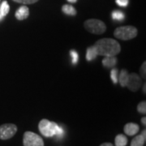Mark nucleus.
<instances>
[{"label":"nucleus","instance_id":"f257e3e1","mask_svg":"<svg viewBox=\"0 0 146 146\" xmlns=\"http://www.w3.org/2000/svg\"><path fill=\"white\" fill-rule=\"evenodd\" d=\"M94 46L96 49L98 55L104 57L115 56L121 50L119 43L111 38L100 39L95 43Z\"/></svg>","mask_w":146,"mask_h":146},{"label":"nucleus","instance_id":"f03ea898","mask_svg":"<svg viewBox=\"0 0 146 146\" xmlns=\"http://www.w3.org/2000/svg\"><path fill=\"white\" fill-rule=\"evenodd\" d=\"M38 128L42 136L46 137H56L61 139L64 136V129L58 125L54 122H50L48 119H42L38 124Z\"/></svg>","mask_w":146,"mask_h":146},{"label":"nucleus","instance_id":"7ed1b4c3","mask_svg":"<svg viewBox=\"0 0 146 146\" xmlns=\"http://www.w3.org/2000/svg\"><path fill=\"white\" fill-rule=\"evenodd\" d=\"M137 29L133 26H122L117 28L115 30L114 35L120 40H130L137 36Z\"/></svg>","mask_w":146,"mask_h":146},{"label":"nucleus","instance_id":"20e7f679","mask_svg":"<svg viewBox=\"0 0 146 146\" xmlns=\"http://www.w3.org/2000/svg\"><path fill=\"white\" fill-rule=\"evenodd\" d=\"M84 29L89 33H94V34H102L104 33L106 30V26L104 24V22H102L100 20L97 19H90L87 20L84 24Z\"/></svg>","mask_w":146,"mask_h":146},{"label":"nucleus","instance_id":"39448f33","mask_svg":"<svg viewBox=\"0 0 146 146\" xmlns=\"http://www.w3.org/2000/svg\"><path fill=\"white\" fill-rule=\"evenodd\" d=\"M23 144L24 146H44V141L42 137L36 133L26 131L24 134Z\"/></svg>","mask_w":146,"mask_h":146},{"label":"nucleus","instance_id":"423d86ee","mask_svg":"<svg viewBox=\"0 0 146 146\" xmlns=\"http://www.w3.org/2000/svg\"><path fill=\"white\" fill-rule=\"evenodd\" d=\"M17 127L12 123H6L0 126V140H9L15 136Z\"/></svg>","mask_w":146,"mask_h":146},{"label":"nucleus","instance_id":"0eeeda50","mask_svg":"<svg viewBox=\"0 0 146 146\" xmlns=\"http://www.w3.org/2000/svg\"><path fill=\"white\" fill-rule=\"evenodd\" d=\"M141 84H142V80L139 75H137L136 73L129 74L128 80H127V82L126 84L127 89L132 92H136L141 88Z\"/></svg>","mask_w":146,"mask_h":146},{"label":"nucleus","instance_id":"6e6552de","mask_svg":"<svg viewBox=\"0 0 146 146\" xmlns=\"http://www.w3.org/2000/svg\"><path fill=\"white\" fill-rule=\"evenodd\" d=\"M139 126L133 123H128L124 126V132L127 136H135L139 131Z\"/></svg>","mask_w":146,"mask_h":146},{"label":"nucleus","instance_id":"1a4fd4ad","mask_svg":"<svg viewBox=\"0 0 146 146\" xmlns=\"http://www.w3.org/2000/svg\"><path fill=\"white\" fill-rule=\"evenodd\" d=\"M145 140L146 130H144L141 135H138L132 139V141L131 142V146H143L145 145Z\"/></svg>","mask_w":146,"mask_h":146},{"label":"nucleus","instance_id":"9d476101","mask_svg":"<svg viewBox=\"0 0 146 146\" xmlns=\"http://www.w3.org/2000/svg\"><path fill=\"white\" fill-rule=\"evenodd\" d=\"M29 10L26 6H22L16 12V17L19 21H23L25 20L29 17Z\"/></svg>","mask_w":146,"mask_h":146},{"label":"nucleus","instance_id":"9b49d317","mask_svg":"<svg viewBox=\"0 0 146 146\" xmlns=\"http://www.w3.org/2000/svg\"><path fill=\"white\" fill-rule=\"evenodd\" d=\"M117 58L115 56H108V57H104L102 60V65L106 68H114L117 64Z\"/></svg>","mask_w":146,"mask_h":146},{"label":"nucleus","instance_id":"f8f14e48","mask_svg":"<svg viewBox=\"0 0 146 146\" xmlns=\"http://www.w3.org/2000/svg\"><path fill=\"white\" fill-rule=\"evenodd\" d=\"M128 76H129V73L127 72V71L126 70H122L120 72L119 78H118V81H119L120 84L122 87H125L127 80H128Z\"/></svg>","mask_w":146,"mask_h":146},{"label":"nucleus","instance_id":"ddd939ff","mask_svg":"<svg viewBox=\"0 0 146 146\" xmlns=\"http://www.w3.org/2000/svg\"><path fill=\"white\" fill-rule=\"evenodd\" d=\"M98 56V54L96 51V49L94 48V46L89 47L87 49V52H86V59L88 61H92L95 59Z\"/></svg>","mask_w":146,"mask_h":146},{"label":"nucleus","instance_id":"4468645a","mask_svg":"<svg viewBox=\"0 0 146 146\" xmlns=\"http://www.w3.org/2000/svg\"><path fill=\"white\" fill-rule=\"evenodd\" d=\"M127 144V138L123 134H119L115 137V146H126Z\"/></svg>","mask_w":146,"mask_h":146},{"label":"nucleus","instance_id":"2eb2a0df","mask_svg":"<svg viewBox=\"0 0 146 146\" xmlns=\"http://www.w3.org/2000/svg\"><path fill=\"white\" fill-rule=\"evenodd\" d=\"M63 11L68 16H75L76 15V11L71 5H63L62 7Z\"/></svg>","mask_w":146,"mask_h":146},{"label":"nucleus","instance_id":"dca6fc26","mask_svg":"<svg viewBox=\"0 0 146 146\" xmlns=\"http://www.w3.org/2000/svg\"><path fill=\"white\" fill-rule=\"evenodd\" d=\"M9 10H10V7L8 5L7 2V1H3L2 3L1 6H0V14L4 17V16L8 14Z\"/></svg>","mask_w":146,"mask_h":146},{"label":"nucleus","instance_id":"f3484780","mask_svg":"<svg viewBox=\"0 0 146 146\" xmlns=\"http://www.w3.org/2000/svg\"><path fill=\"white\" fill-rule=\"evenodd\" d=\"M112 18H113V20H115V21H122L124 20L125 16H124V14H123L122 11H114L112 12Z\"/></svg>","mask_w":146,"mask_h":146},{"label":"nucleus","instance_id":"a211bd4d","mask_svg":"<svg viewBox=\"0 0 146 146\" xmlns=\"http://www.w3.org/2000/svg\"><path fill=\"white\" fill-rule=\"evenodd\" d=\"M110 78L112 80L113 83H118V78H119V72L116 68H113L110 72Z\"/></svg>","mask_w":146,"mask_h":146},{"label":"nucleus","instance_id":"6ab92c4d","mask_svg":"<svg viewBox=\"0 0 146 146\" xmlns=\"http://www.w3.org/2000/svg\"><path fill=\"white\" fill-rule=\"evenodd\" d=\"M70 54H71V57H72V63L75 65L76 63H78V59H79V55L78 53L76 52V50H71L70 51Z\"/></svg>","mask_w":146,"mask_h":146},{"label":"nucleus","instance_id":"aec40b11","mask_svg":"<svg viewBox=\"0 0 146 146\" xmlns=\"http://www.w3.org/2000/svg\"><path fill=\"white\" fill-rule=\"evenodd\" d=\"M137 110L138 112H140L141 114H145L146 113V102H140L138 106H137Z\"/></svg>","mask_w":146,"mask_h":146},{"label":"nucleus","instance_id":"412c9836","mask_svg":"<svg viewBox=\"0 0 146 146\" xmlns=\"http://www.w3.org/2000/svg\"><path fill=\"white\" fill-rule=\"evenodd\" d=\"M13 1L19 3H23V4H33V3H36L38 0H13Z\"/></svg>","mask_w":146,"mask_h":146},{"label":"nucleus","instance_id":"4be33fe9","mask_svg":"<svg viewBox=\"0 0 146 146\" xmlns=\"http://www.w3.org/2000/svg\"><path fill=\"white\" fill-rule=\"evenodd\" d=\"M129 0H116V3L120 7H127L128 5Z\"/></svg>","mask_w":146,"mask_h":146},{"label":"nucleus","instance_id":"5701e85b","mask_svg":"<svg viewBox=\"0 0 146 146\" xmlns=\"http://www.w3.org/2000/svg\"><path fill=\"white\" fill-rule=\"evenodd\" d=\"M145 68H146V63L145 62H144V63H143V64H142V66H141V71H140V72H141V77H143L144 79L145 78V76H146Z\"/></svg>","mask_w":146,"mask_h":146},{"label":"nucleus","instance_id":"b1692460","mask_svg":"<svg viewBox=\"0 0 146 146\" xmlns=\"http://www.w3.org/2000/svg\"><path fill=\"white\" fill-rule=\"evenodd\" d=\"M141 123H142V124L143 125H146V118L145 117H143L142 119H141Z\"/></svg>","mask_w":146,"mask_h":146},{"label":"nucleus","instance_id":"393cba45","mask_svg":"<svg viewBox=\"0 0 146 146\" xmlns=\"http://www.w3.org/2000/svg\"><path fill=\"white\" fill-rule=\"evenodd\" d=\"M100 146H114L111 143H103Z\"/></svg>","mask_w":146,"mask_h":146},{"label":"nucleus","instance_id":"a878e982","mask_svg":"<svg viewBox=\"0 0 146 146\" xmlns=\"http://www.w3.org/2000/svg\"><path fill=\"white\" fill-rule=\"evenodd\" d=\"M68 2H69V3H76L77 2V0H67Z\"/></svg>","mask_w":146,"mask_h":146},{"label":"nucleus","instance_id":"bb28decb","mask_svg":"<svg viewBox=\"0 0 146 146\" xmlns=\"http://www.w3.org/2000/svg\"><path fill=\"white\" fill-rule=\"evenodd\" d=\"M145 88H146V84H144V94H145Z\"/></svg>","mask_w":146,"mask_h":146},{"label":"nucleus","instance_id":"cd10ccee","mask_svg":"<svg viewBox=\"0 0 146 146\" xmlns=\"http://www.w3.org/2000/svg\"><path fill=\"white\" fill-rule=\"evenodd\" d=\"M3 18V16L2 15H1V14H0V21H1V20H2Z\"/></svg>","mask_w":146,"mask_h":146}]
</instances>
